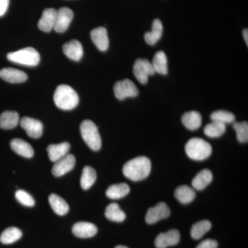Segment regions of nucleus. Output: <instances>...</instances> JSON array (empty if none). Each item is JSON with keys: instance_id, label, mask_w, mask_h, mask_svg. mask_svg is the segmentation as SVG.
<instances>
[{"instance_id": "f257e3e1", "label": "nucleus", "mask_w": 248, "mask_h": 248, "mask_svg": "<svg viewBox=\"0 0 248 248\" xmlns=\"http://www.w3.org/2000/svg\"><path fill=\"white\" fill-rule=\"evenodd\" d=\"M151 171V160L144 156H138L130 160L123 167L124 176L133 182L146 179Z\"/></svg>"}, {"instance_id": "f03ea898", "label": "nucleus", "mask_w": 248, "mask_h": 248, "mask_svg": "<svg viewBox=\"0 0 248 248\" xmlns=\"http://www.w3.org/2000/svg\"><path fill=\"white\" fill-rule=\"evenodd\" d=\"M55 105L63 110H70L75 108L79 104L78 93L68 85H60L54 94Z\"/></svg>"}, {"instance_id": "7ed1b4c3", "label": "nucleus", "mask_w": 248, "mask_h": 248, "mask_svg": "<svg viewBox=\"0 0 248 248\" xmlns=\"http://www.w3.org/2000/svg\"><path fill=\"white\" fill-rule=\"evenodd\" d=\"M186 154L190 159L196 161H203L208 159L212 154L211 145L199 138L190 139L185 146Z\"/></svg>"}, {"instance_id": "20e7f679", "label": "nucleus", "mask_w": 248, "mask_h": 248, "mask_svg": "<svg viewBox=\"0 0 248 248\" xmlns=\"http://www.w3.org/2000/svg\"><path fill=\"white\" fill-rule=\"evenodd\" d=\"M80 132L83 140L88 146L94 151L102 147V139L95 124L91 120H84L80 125Z\"/></svg>"}, {"instance_id": "39448f33", "label": "nucleus", "mask_w": 248, "mask_h": 248, "mask_svg": "<svg viewBox=\"0 0 248 248\" xmlns=\"http://www.w3.org/2000/svg\"><path fill=\"white\" fill-rule=\"evenodd\" d=\"M9 61L28 66H35L40 63V55L35 48L28 47L7 55Z\"/></svg>"}, {"instance_id": "423d86ee", "label": "nucleus", "mask_w": 248, "mask_h": 248, "mask_svg": "<svg viewBox=\"0 0 248 248\" xmlns=\"http://www.w3.org/2000/svg\"><path fill=\"white\" fill-rule=\"evenodd\" d=\"M134 76L142 84H146L148 81V78L153 76L155 71L152 63L146 59H138L135 62L133 66Z\"/></svg>"}, {"instance_id": "0eeeda50", "label": "nucleus", "mask_w": 248, "mask_h": 248, "mask_svg": "<svg viewBox=\"0 0 248 248\" xmlns=\"http://www.w3.org/2000/svg\"><path fill=\"white\" fill-rule=\"evenodd\" d=\"M115 97L120 100L128 97H135L138 95L139 91L136 85L131 80L125 79L117 81L114 86Z\"/></svg>"}, {"instance_id": "6e6552de", "label": "nucleus", "mask_w": 248, "mask_h": 248, "mask_svg": "<svg viewBox=\"0 0 248 248\" xmlns=\"http://www.w3.org/2000/svg\"><path fill=\"white\" fill-rule=\"evenodd\" d=\"M170 215V210L167 204L161 202L147 212L146 221L148 224H154L161 219L168 218Z\"/></svg>"}, {"instance_id": "1a4fd4ad", "label": "nucleus", "mask_w": 248, "mask_h": 248, "mask_svg": "<svg viewBox=\"0 0 248 248\" xmlns=\"http://www.w3.org/2000/svg\"><path fill=\"white\" fill-rule=\"evenodd\" d=\"M76 165V157L74 155L67 154L66 156L55 162L52 173L55 177H62L73 169Z\"/></svg>"}, {"instance_id": "9d476101", "label": "nucleus", "mask_w": 248, "mask_h": 248, "mask_svg": "<svg viewBox=\"0 0 248 248\" xmlns=\"http://www.w3.org/2000/svg\"><path fill=\"white\" fill-rule=\"evenodd\" d=\"M73 17L74 14L69 8L63 7L59 9L57 12L56 22L54 30L60 33L64 32L69 27Z\"/></svg>"}, {"instance_id": "9b49d317", "label": "nucleus", "mask_w": 248, "mask_h": 248, "mask_svg": "<svg viewBox=\"0 0 248 248\" xmlns=\"http://www.w3.org/2000/svg\"><path fill=\"white\" fill-rule=\"evenodd\" d=\"M180 241V234L177 230H170L165 233H161L155 239L156 248H166L176 246Z\"/></svg>"}, {"instance_id": "f8f14e48", "label": "nucleus", "mask_w": 248, "mask_h": 248, "mask_svg": "<svg viewBox=\"0 0 248 248\" xmlns=\"http://www.w3.org/2000/svg\"><path fill=\"white\" fill-rule=\"evenodd\" d=\"M21 127L31 138H40L43 134V124L40 121L25 117L20 122Z\"/></svg>"}, {"instance_id": "ddd939ff", "label": "nucleus", "mask_w": 248, "mask_h": 248, "mask_svg": "<svg viewBox=\"0 0 248 248\" xmlns=\"http://www.w3.org/2000/svg\"><path fill=\"white\" fill-rule=\"evenodd\" d=\"M73 234L81 239L91 238L97 233V228L95 225L89 222L81 221L76 223L73 227Z\"/></svg>"}, {"instance_id": "4468645a", "label": "nucleus", "mask_w": 248, "mask_h": 248, "mask_svg": "<svg viewBox=\"0 0 248 248\" xmlns=\"http://www.w3.org/2000/svg\"><path fill=\"white\" fill-rule=\"evenodd\" d=\"M93 43L101 51H106L109 46V39L105 27H99L93 29L91 32Z\"/></svg>"}, {"instance_id": "2eb2a0df", "label": "nucleus", "mask_w": 248, "mask_h": 248, "mask_svg": "<svg viewBox=\"0 0 248 248\" xmlns=\"http://www.w3.org/2000/svg\"><path fill=\"white\" fill-rule=\"evenodd\" d=\"M0 78L7 82L19 84L24 82L28 79V76L24 72L12 68H3L0 71Z\"/></svg>"}, {"instance_id": "dca6fc26", "label": "nucleus", "mask_w": 248, "mask_h": 248, "mask_svg": "<svg viewBox=\"0 0 248 248\" xmlns=\"http://www.w3.org/2000/svg\"><path fill=\"white\" fill-rule=\"evenodd\" d=\"M63 52L67 58L79 62L84 55L83 46L79 41L73 40L63 46Z\"/></svg>"}, {"instance_id": "f3484780", "label": "nucleus", "mask_w": 248, "mask_h": 248, "mask_svg": "<svg viewBox=\"0 0 248 248\" xmlns=\"http://www.w3.org/2000/svg\"><path fill=\"white\" fill-rule=\"evenodd\" d=\"M57 12L58 11L54 9H46L44 11L38 22V27L41 31L48 32L54 29L56 22Z\"/></svg>"}, {"instance_id": "a211bd4d", "label": "nucleus", "mask_w": 248, "mask_h": 248, "mask_svg": "<svg viewBox=\"0 0 248 248\" xmlns=\"http://www.w3.org/2000/svg\"><path fill=\"white\" fill-rule=\"evenodd\" d=\"M70 148L71 146L68 142H62L59 144L50 145L47 148L49 159L53 162H56L59 159H62L68 154Z\"/></svg>"}, {"instance_id": "6ab92c4d", "label": "nucleus", "mask_w": 248, "mask_h": 248, "mask_svg": "<svg viewBox=\"0 0 248 248\" xmlns=\"http://www.w3.org/2000/svg\"><path fill=\"white\" fill-rule=\"evenodd\" d=\"M11 147L15 153L24 157L31 158L33 156V148L29 143L21 139L13 140L11 141Z\"/></svg>"}, {"instance_id": "aec40b11", "label": "nucleus", "mask_w": 248, "mask_h": 248, "mask_svg": "<svg viewBox=\"0 0 248 248\" xmlns=\"http://www.w3.org/2000/svg\"><path fill=\"white\" fill-rule=\"evenodd\" d=\"M164 27L162 22L159 19H155L152 25L151 31L145 33L144 39L146 43L149 45H155L161 39Z\"/></svg>"}, {"instance_id": "412c9836", "label": "nucleus", "mask_w": 248, "mask_h": 248, "mask_svg": "<svg viewBox=\"0 0 248 248\" xmlns=\"http://www.w3.org/2000/svg\"><path fill=\"white\" fill-rule=\"evenodd\" d=\"M213 179V173L208 169L200 171L192 182V187L197 190L205 189L212 182Z\"/></svg>"}, {"instance_id": "4be33fe9", "label": "nucleus", "mask_w": 248, "mask_h": 248, "mask_svg": "<svg viewBox=\"0 0 248 248\" xmlns=\"http://www.w3.org/2000/svg\"><path fill=\"white\" fill-rule=\"evenodd\" d=\"M182 123L186 128L190 130H195L200 128L202 124V117L200 112L190 111L182 116Z\"/></svg>"}, {"instance_id": "5701e85b", "label": "nucleus", "mask_w": 248, "mask_h": 248, "mask_svg": "<svg viewBox=\"0 0 248 248\" xmlns=\"http://www.w3.org/2000/svg\"><path fill=\"white\" fill-rule=\"evenodd\" d=\"M19 122V114L15 111H5L0 115V128L10 130L16 128Z\"/></svg>"}, {"instance_id": "b1692460", "label": "nucleus", "mask_w": 248, "mask_h": 248, "mask_svg": "<svg viewBox=\"0 0 248 248\" xmlns=\"http://www.w3.org/2000/svg\"><path fill=\"white\" fill-rule=\"evenodd\" d=\"M48 201L50 206L57 215L63 216L68 213L69 206L66 201L60 197V196L52 194L49 196Z\"/></svg>"}, {"instance_id": "393cba45", "label": "nucleus", "mask_w": 248, "mask_h": 248, "mask_svg": "<svg viewBox=\"0 0 248 248\" xmlns=\"http://www.w3.org/2000/svg\"><path fill=\"white\" fill-rule=\"evenodd\" d=\"M130 190V187L128 184L122 183L108 187L106 192V195L110 200H120L128 195Z\"/></svg>"}, {"instance_id": "a878e982", "label": "nucleus", "mask_w": 248, "mask_h": 248, "mask_svg": "<svg viewBox=\"0 0 248 248\" xmlns=\"http://www.w3.org/2000/svg\"><path fill=\"white\" fill-rule=\"evenodd\" d=\"M195 196L194 189L185 185L179 186L174 192V197L183 204L190 203L195 200Z\"/></svg>"}, {"instance_id": "bb28decb", "label": "nucleus", "mask_w": 248, "mask_h": 248, "mask_svg": "<svg viewBox=\"0 0 248 248\" xmlns=\"http://www.w3.org/2000/svg\"><path fill=\"white\" fill-rule=\"evenodd\" d=\"M152 65L155 73L164 76L168 74V59L164 51H159L155 54Z\"/></svg>"}, {"instance_id": "cd10ccee", "label": "nucleus", "mask_w": 248, "mask_h": 248, "mask_svg": "<svg viewBox=\"0 0 248 248\" xmlns=\"http://www.w3.org/2000/svg\"><path fill=\"white\" fill-rule=\"evenodd\" d=\"M22 232L19 228L10 227L6 228L0 235V242L3 244H12L21 239Z\"/></svg>"}, {"instance_id": "c85d7f7f", "label": "nucleus", "mask_w": 248, "mask_h": 248, "mask_svg": "<svg viewBox=\"0 0 248 248\" xmlns=\"http://www.w3.org/2000/svg\"><path fill=\"white\" fill-rule=\"evenodd\" d=\"M108 219L114 222H123L125 219V214L122 211L118 204L112 203L108 205L105 212Z\"/></svg>"}, {"instance_id": "c756f323", "label": "nucleus", "mask_w": 248, "mask_h": 248, "mask_svg": "<svg viewBox=\"0 0 248 248\" xmlns=\"http://www.w3.org/2000/svg\"><path fill=\"white\" fill-rule=\"evenodd\" d=\"M211 223L208 220H202L197 222L191 228V236L194 239H200L211 229Z\"/></svg>"}, {"instance_id": "7c9ffc66", "label": "nucleus", "mask_w": 248, "mask_h": 248, "mask_svg": "<svg viewBox=\"0 0 248 248\" xmlns=\"http://www.w3.org/2000/svg\"><path fill=\"white\" fill-rule=\"evenodd\" d=\"M96 179H97V174L95 170L91 166H87L84 167L81 174V180H80L81 187L84 190H89L96 182Z\"/></svg>"}, {"instance_id": "2f4dec72", "label": "nucleus", "mask_w": 248, "mask_h": 248, "mask_svg": "<svg viewBox=\"0 0 248 248\" xmlns=\"http://www.w3.org/2000/svg\"><path fill=\"white\" fill-rule=\"evenodd\" d=\"M226 130V125L219 122H213L205 125L204 133L210 138H217L221 137Z\"/></svg>"}, {"instance_id": "473e14b6", "label": "nucleus", "mask_w": 248, "mask_h": 248, "mask_svg": "<svg viewBox=\"0 0 248 248\" xmlns=\"http://www.w3.org/2000/svg\"><path fill=\"white\" fill-rule=\"evenodd\" d=\"M210 119L213 122H219L225 124H232L235 121V116L232 112L226 110H217L210 115Z\"/></svg>"}, {"instance_id": "72a5a7b5", "label": "nucleus", "mask_w": 248, "mask_h": 248, "mask_svg": "<svg viewBox=\"0 0 248 248\" xmlns=\"http://www.w3.org/2000/svg\"><path fill=\"white\" fill-rule=\"evenodd\" d=\"M233 128L236 132V138L241 143H246L248 141V122H236L233 125Z\"/></svg>"}, {"instance_id": "f704fd0d", "label": "nucleus", "mask_w": 248, "mask_h": 248, "mask_svg": "<svg viewBox=\"0 0 248 248\" xmlns=\"http://www.w3.org/2000/svg\"><path fill=\"white\" fill-rule=\"evenodd\" d=\"M16 198L19 203L27 207H32L35 205V200L30 194L22 190H17L16 192Z\"/></svg>"}, {"instance_id": "c9c22d12", "label": "nucleus", "mask_w": 248, "mask_h": 248, "mask_svg": "<svg viewBox=\"0 0 248 248\" xmlns=\"http://www.w3.org/2000/svg\"><path fill=\"white\" fill-rule=\"evenodd\" d=\"M218 243L215 240L206 239L202 241L196 248H217Z\"/></svg>"}, {"instance_id": "e433bc0d", "label": "nucleus", "mask_w": 248, "mask_h": 248, "mask_svg": "<svg viewBox=\"0 0 248 248\" xmlns=\"http://www.w3.org/2000/svg\"><path fill=\"white\" fill-rule=\"evenodd\" d=\"M9 4V0H0V17L6 14Z\"/></svg>"}, {"instance_id": "4c0bfd02", "label": "nucleus", "mask_w": 248, "mask_h": 248, "mask_svg": "<svg viewBox=\"0 0 248 248\" xmlns=\"http://www.w3.org/2000/svg\"><path fill=\"white\" fill-rule=\"evenodd\" d=\"M243 35H244V38L245 42H246V45H248V31L247 29H244L243 31Z\"/></svg>"}, {"instance_id": "58836bf2", "label": "nucleus", "mask_w": 248, "mask_h": 248, "mask_svg": "<svg viewBox=\"0 0 248 248\" xmlns=\"http://www.w3.org/2000/svg\"><path fill=\"white\" fill-rule=\"evenodd\" d=\"M115 248H127L126 246H117V247H115Z\"/></svg>"}]
</instances>
